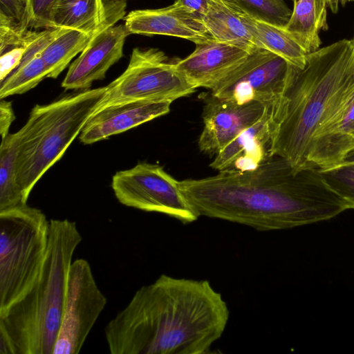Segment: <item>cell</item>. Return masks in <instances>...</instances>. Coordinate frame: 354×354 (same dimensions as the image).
Wrapping results in <instances>:
<instances>
[{
	"label": "cell",
	"mask_w": 354,
	"mask_h": 354,
	"mask_svg": "<svg viewBox=\"0 0 354 354\" xmlns=\"http://www.w3.org/2000/svg\"><path fill=\"white\" fill-rule=\"evenodd\" d=\"M198 217L218 218L259 231L290 229L330 219L353 209L324 180L319 169H294L279 156L257 169L225 171L179 181Z\"/></svg>",
	"instance_id": "cell-1"
},
{
	"label": "cell",
	"mask_w": 354,
	"mask_h": 354,
	"mask_svg": "<svg viewBox=\"0 0 354 354\" xmlns=\"http://www.w3.org/2000/svg\"><path fill=\"white\" fill-rule=\"evenodd\" d=\"M229 317L226 301L209 281L162 274L137 290L104 335L111 354H204Z\"/></svg>",
	"instance_id": "cell-2"
},
{
	"label": "cell",
	"mask_w": 354,
	"mask_h": 354,
	"mask_svg": "<svg viewBox=\"0 0 354 354\" xmlns=\"http://www.w3.org/2000/svg\"><path fill=\"white\" fill-rule=\"evenodd\" d=\"M353 93L354 38L307 54L304 68L293 66L283 97L271 110V156L295 170L310 167L317 132Z\"/></svg>",
	"instance_id": "cell-3"
},
{
	"label": "cell",
	"mask_w": 354,
	"mask_h": 354,
	"mask_svg": "<svg viewBox=\"0 0 354 354\" xmlns=\"http://www.w3.org/2000/svg\"><path fill=\"white\" fill-rule=\"evenodd\" d=\"M82 240L75 221L50 219L46 255L37 282L0 315V354H53L73 257Z\"/></svg>",
	"instance_id": "cell-4"
},
{
	"label": "cell",
	"mask_w": 354,
	"mask_h": 354,
	"mask_svg": "<svg viewBox=\"0 0 354 354\" xmlns=\"http://www.w3.org/2000/svg\"><path fill=\"white\" fill-rule=\"evenodd\" d=\"M105 89L81 90L32 109L18 131L17 181L26 203L38 180L80 136Z\"/></svg>",
	"instance_id": "cell-5"
},
{
	"label": "cell",
	"mask_w": 354,
	"mask_h": 354,
	"mask_svg": "<svg viewBox=\"0 0 354 354\" xmlns=\"http://www.w3.org/2000/svg\"><path fill=\"white\" fill-rule=\"evenodd\" d=\"M49 223L27 203L0 212V315L37 282L46 255Z\"/></svg>",
	"instance_id": "cell-6"
},
{
	"label": "cell",
	"mask_w": 354,
	"mask_h": 354,
	"mask_svg": "<svg viewBox=\"0 0 354 354\" xmlns=\"http://www.w3.org/2000/svg\"><path fill=\"white\" fill-rule=\"evenodd\" d=\"M176 59L156 48L133 49L125 71L106 86L94 113L132 101H170L193 93L194 88L176 69Z\"/></svg>",
	"instance_id": "cell-7"
},
{
	"label": "cell",
	"mask_w": 354,
	"mask_h": 354,
	"mask_svg": "<svg viewBox=\"0 0 354 354\" xmlns=\"http://www.w3.org/2000/svg\"><path fill=\"white\" fill-rule=\"evenodd\" d=\"M111 187L122 205L166 214L187 224L198 218L192 211L176 180L158 165L140 162L116 172Z\"/></svg>",
	"instance_id": "cell-8"
},
{
	"label": "cell",
	"mask_w": 354,
	"mask_h": 354,
	"mask_svg": "<svg viewBox=\"0 0 354 354\" xmlns=\"http://www.w3.org/2000/svg\"><path fill=\"white\" fill-rule=\"evenodd\" d=\"M293 66L269 50L257 48L211 93L239 104L257 102L272 109L283 97Z\"/></svg>",
	"instance_id": "cell-9"
},
{
	"label": "cell",
	"mask_w": 354,
	"mask_h": 354,
	"mask_svg": "<svg viewBox=\"0 0 354 354\" xmlns=\"http://www.w3.org/2000/svg\"><path fill=\"white\" fill-rule=\"evenodd\" d=\"M106 302L89 263L84 259L73 261L53 354L79 353Z\"/></svg>",
	"instance_id": "cell-10"
},
{
	"label": "cell",
	"mask_w": 354,
	"mask_h": 354,
	"mask_svg": "<svg viewBox=\"0 0 354 354\" xmlns=\"http://www.w3.org/2000/svg\"><path fill=\"white\" fill-rule=\"evenodd\" d=\"M203 97L204 127L198 145L202 152L209 155L218 154L242 131L259 120L268 109L257 102L239 104L212 93Z\"/></svg>",
	"instance_id": "cell-11"
},
{
	"label": "cell",
	"mask_w": 354,
	"mask_h": 354,
	"mask_svg": "<svg viewBox=\"0 0 354 354\" xmlns=\"http://www.w3.org/2000/svg\"><path fill=\"white\" fill-rule=\"evenodd\" d=\"M129 35L124 24L113 25L95 34L88 46L70 65L62 82L66 90H86L106 77L108 70L123 57Z\"/></svg>",
	"instance_id": "cell-12"
},
{
	"label": "cell",
	"mask_w": 354,
	"mask_h": 354,
	"mask_svg": "<svg viewBox=\"0 0 354 354\" xmlns=\"http://www.w3.org/2000/svg\"><path fill=\"white\" fill-rule=\"evenodd\" d=\"M250 53L239 46L212 39L196 44L187 57L176 59L175 67L194 88L212 90L241 66Z\"/></svg>",
	"instance_id": "cell-13"
},
{
	"label": "cell",
	"mask_w": 354,
	"mask_h": 354,
	"mask_svg": "<svg viewBox=\"0 0 354 354\" xmlns=\"http://www.w3.org/2000/svg\"><path fill=\"white\" fill-rule=\"evenodd\" d=\"M124 20L129 34L172 36L195 44L214 39L201 17L176 1L161 8L131 10Z\"/></svg>",
	"instance_id": "cell-14"
},
{
	"label": "cell",
	"mask_w": 354,
	"mask_h": 354,
	"mask_svg": "<svg viewBox=\"0 0 354 354\" xmlns=\"http://www.w3.org/2000/svg\"><path fill=\"white\" fill-rule=\"evenodd\" d=\"M170 101H132L104 107L93 113L79 138L90 145L128 131L170 111Z\"/></svg>",
	"instance_id": "cell-15"
},
{
	"label": "cell",
	"mask_w": 354,
	"mask_h": 354,
	"mask_svg": "<svg viewBox=\"0 0 354 354\" xmlns=\"http://www.w3.org/2000/svg\"><path fill=\"white\" fill-rule=\"evenodd\" d=\"M271 110L242 131L227 145L211 162L210 167L219 171H248L257 169L270 158Z\"/></svg>",
	"instance_id": "cell-16"
},
{
	"label": "cell",
	"mask_w": 354,
	"mask_h": 354,
	"mask_svg": "<svg viewBox=\"0 0 354 354\" xmlns=\"http://www.w3.org/2000/svg\"><path fill=\"white\" fill-rule=\"evenodd\" d=\"M126 5L125 0H59L53 14V27L95 35L124 18Z\"/></svg>",
	"instance_id": "cell-17"
},
{
	"label": "cell",
	"mask_w": 354,
	"mask_h": 354,
	"mask_svg": "<svg viewBox=\"0 0 354 354\" xmlns=\"http://www.w3.org/2000/svg\"><path fill=\"white\" fill-rule=\"evenodd\" d=\"M354 140V93L317 132L309 167H330L342 162Z\"/></svg>",
	"instance_id": "cell-18"
},
{
	"label": "cell",
	"mask_w": 354,
	"mask_h": 354,
	"mask_svg": "<svg viewBox=\"0 0 354 354\" xmlns=\"http://www.w3.org/2000/svg\"><path fill=\"white\" fill-rule=\"evenodd\" d=\"M212 35L217 41L230 43L250 52L257 48L242 18V9L232 0H208L201 17Z\"/></svg>",
	"instance_id": "cell-19"
},
{
	"label": "cell",
	"mask_w": 354,
	"mask_h": 354,
	"mask_svg": "<svg viewBox=\"0 0 354 354\" xmlns=\"http://www.w3.org/2000/svg\"><path fill=\"white\" fill-rule=\"evenodd\" d=\"M242 18L257 48L269 50L296 67L304 68L308 53L284 26L254 17L243 10Z\"/></svg>",
	"instance_id": "cell-20"
},
{
	"label": "cell",
	"mask_w": 354,
	"mask_h": 354,
	"mask_svg": "<svg viewBox=\"0 0 354 354\" xmlns=\"http://www.w3.org/2000/svg\"><path fill=\"white\" fill-rule=\"evenodd\" d=\"M326 0H295L290 18L284 26L306 53L319 48V32L328 29Z\"/></svg>",
	"instance_id": "cell-21"
},
{
	"label": "cell",
	"mask_w": 354,
	"mask_h": 354,
	"mask_svg": "<svg viewBox=\"0 0 354 354\" xmlns=\"http://www.w3.org/2000/svg\"><path fill=\"white\" fill-rule=\"evenodd\" d=\"M94 35L77 29L64 28L41 53L48 71V77L57 78L71 61L84 50Z\"/></svg>",
	"instance_id": "cell-22"
},
{
	"label": "cell",
	"mask_w": 354,
	"mask_h": 354,
	"mask_svg": "<svg viewBox=\"0 0 354 354\" xmlns=\"http://www.w3.org/2000/svg\"><path fill=\"white\" fill-rule=\"evenodd\" d=\"M19 131L9 133L0 146V212L26 204L17 181Z\"/></svg>",
	"instance_id": "cell-23"
},
{
	"label": "cell",
	"mask_w": 354,
	"mask_h": 354,
	"mask_svg": "<svg viewBox=\"0 0 354 354\" xmlns=\"http://www.w3.org/2000/svg\"><path fill=\"white\" fill-rule=\"evenodd\" d=\"M48 75V71L41 55H37L19 65L0 82V99L26 93Z\"/></svg>",
	"instance_id": "cell-24"
},
{
	"label": "cell",
	"mask_w": 354,
	"mask_h": 354,
	"mask_svg": "<svg viewBox=\"0 0 354 354\" xmlns=\"http://www.w3.org/2000/svg\"><path fill=\"white\" fill-rule=\"evenodd\" d=\"M254 17L275 25L285 26L292 15L283 0H232Z\"/></svg>",
	"instance_id": "cell-25"
},
{
	"label": "cell",
	"mask_w": 354,
	"mask_h": 354,
	"mask_svg": "<svg viewBox=\"0 0 354 354\" xmlns=\"http://www.w3.org/2000/svg\"><path fill=\"white\" fill-rule=\"evenodd\" d=\"M319 169L326 185L354 209V162L343 161Z\"/></svg>",
	"instance_id": "cell-26"
},
{
	"label": "cell",
	"mask_w": 354,
	"mask_h": 354,
	"mask_svg": "<svg viewBox=\"0 0 354 354\" xmlns=\"http://www.w3.org/2000/svg\"><path fill=\"white\" fill-rule=\"evenodd\" d=\"M0 26L21 31L30 29L26 0H0Z\"/></svg>",
	"instance_id": "cell-27"
},
{
	"label": "cell",
	"mask_w": 354,
	"mask_h": 354,
	"mask_svg": "<svg viewBox=\"0 0 354 354\" xmlns=\"http://www.w3.org/2000/svg\"><path fill=\"white\" fill-rule=\"evenodd\" d=\"M59 0H26L30 29L40 30L53 27L54 9Z\"/></svg>",
	"instance_id": "cell-28"
},
{
	"label": "cell",
	"mask_w": 354,
	"mask_h": 354,
	"mask_svg": "<svg viewBox=\"0 0 354 354\" xmlns=\"http://www.w3.org/2000/svg\"><path fill=\"white\" fill-rule=\"evenodd\" d=\"M25 50L24 46H18L8 49L0 54V82L20 64Z\"/></svg>",
	"instance_id": "cell-29"
},
{
	"label": "cell",
	"mask_w": 354,
	"mask_h": 354,
	"mask_svg": "<svg viewBox=\"0 0 354 354\" xmlns=\"http://www.w3.org/2000/svg\"><path fill=\"white\" fill-rule=\"evenodd\" d=\"M15 119V113L12 103L8 101L1 100L0 102V133L1 140L4 139L8 134L10 127Z\"/></svg>",
	"instance_id": "cell-30"
},
{
	"label": "cell",
	"mask_w": 354,
	"mask_h": 354,
	"mask_svg": "<svg viewBox=\"0 0 354 354\" xmlns=\"http://www.w3.org/2000/svg\"><path fill=\"white\" fill-rule=\"evenodd\" d=\"M176 1L201 17L205 13L208 6V0H176Z\"/></svg>",
	"instance_id": "cell-31"
},
{
	"label": "cell",
	"mask_w": 354,
	"mask_h": 354,
	"mask_svg": "<svg viewBox=\"0 0 354 354\" xmlns=\"http://www.w3.org/2000/svg\"><path fill=\"white\" fill-rule=\"evenodd\" d=\"M343 161L354 162V140L351 142V145L349 146L345 154Z\"/></svg>",
	"instance_id": "cell-32"
},
{
	"label": "cell",
	"mask_w": 354,
	"mask_h": 354,
	"mask_svg": "<svg viewBox=\"0 0 354 354\" xmlns=\"http://www.w3.org/2000/svg\"><path fill=\"white\" fill-rule=\"evenodd\" d=\"M326 3L333 12L336 13L338 11L339 0H326Z\"/></svg>",
	"instance_id": "cell-33"
},
{
	"label": "cell",
	"mask_w": 354,
	"mask_h": 354,
	"mask_svg": "<svg viewBox=\"0 0 354 354\" xmlns=\"http://www.w3.org/2000/svg\"><path fill=\"white\" fill-rule=\"evenodd\" d=\"M354 1V0H339V3L342 6L346 5L347 3Z\"/></svg>",
	"instance_id": "cell-34"
},
{
	"label": "cell",
	"mask_w": 354,
	"mask_h": 354,
	"mask_svg": "<svg viewBox=\"0 0 354 354\" xmlns=\"http://www.w3.org/2000/svg\"><path fill=\"white\" fill-rule=\"evenodd\" d=\"M293 1H295V0H292Z\"/></svg>",
	"instance_id": "cell-35"
}]
</instances>
